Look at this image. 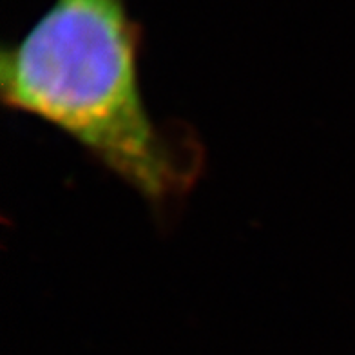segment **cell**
Masks as SVG:
<instances>
[{
  "mask_svg": "<svg viewBox=\"0 0 355 355\" xmlns=\"http://www.w3.org/2000/svg\"><path fill=\"white\" fill-rule=\"evenodd\" d=\"M8 109L80 145L158 214L185 200L203 171L189 129L159 125L145 105L140 35L123 0H55L0 56Z\"/></svg>",
  "mask_w": 355,
  "mask_h": 355,
  "instance_id": "6da1fadb",
  "label": "cell"
}]
</instances>
